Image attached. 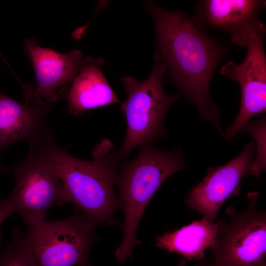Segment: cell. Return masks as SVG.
Masks as SVG:
<instances>
[{
    "label": "cell",
    "mask_w": 266,
    "mask_h": 266,
    "mask_svg": "<svg viewBox=\"0 0 266 266\" xmlns=\"http://www.w3.org/2000/svg\"><path fill=\"white\" fill-rule=\"evenodd\" d=\"M154 65L149 76L142 82L131 76L120 80L127 90V99L121 104L120 109L127 119V132L119 151L126 160L136 147L158 140L165 136L164 123L169 107L180 97L179 93L166 94L163 80L166 66L159 52L153 55Z\"/></svg>",
    "instance_id": "obj_4"
},
{
    "label": "cell",
    "mask_w": 266,
    "mask_h": 266,
    "mask_svg": "<svg viewBox=\"0 0 266 266\" xmlns=\"http://www.w3.org/2000/svg\"><path fill=\"white\" fill-rule=\"evenodd\" d=\"M104 62L102 58L87 57L73 82L59 90V98L66 102L70 114L121 103L102 73Z\"/></svg>",
    "instance_id": "obj_13"
},
{
    "label": "cell",
    "mask_w": 266,
    "mask_h": 266,
    "mask_svg": "<svg viewBox=\"0 0 266 266\" xmlns=\"http://www.w3.org/2000/svg\"><path fill=\"white\" fill-rule=\"evenodd\" d=\"M0 266H40L21 230H14L10 242L0 251Z\"/></svg>",
    "instance_id": "obj_15"
},
{
    "label": "cell",
    "mask_w": 266,
    "mask_h": 266,
    "mask_svg": "<svg viewBox=\"0 0 266 266\" xmlns=\"http://www.w3.org/2000/svg\"><path fill=\"white\" fill-rule=\"evenodd\" d=\"M258 196L249 193L245 208L238 211L231 206L229 220L216 222L210 266H266V213L258 206Z\"/></svg>",
    "instance_id": "obj_7"
},
{
    "label": "cell",
    "mask_w": 266,
    "mask_h": 266,
    "mask_svg": "<svg viewBox=\"0 0 266 266\" xmlns=\"http://www.w3.org/2000/svg\"><path fill=\"white\" fill-rule=\"evenodd\" d=\"M175 266H188V265L187 264V262L186 261L185 259L183 258L179 261L177 264ZM193 266H210L209 264L200 263V264H198L197 265H195Z\"/></svg>",
    "instance_id": "obj_17"
},
{
    "label": "cell",
    "mask_w": 266,
    "mask_h": 266,
    "mask_svg": "<svg viewBox=\"0 0 266 266\" xmlns=\"http://www.w3.org/2000/svg\"><path fill=\"white\" fill-rule=\"evenodd\" d=\"M145 5L154 20L157 51L170 80L222 133L219 110L209 88L217 67L230 53L229 46L197 28L182 12L165 9L154 1Z\"/></svg>",
    "instance_id": "obj_1"
},
{
    "label": "cell",
    "mask_w": 266,
    "mask_h": 266,
    "mask_svg": "<svg viewBox=\"0 0 266 266\" xmlns=\"http://www.w3.org/2000/svg\"><path fill=\"white\" fill-rule=\"evenodd\" d=\"M24 50L35 76L33 86L19 82L26 102L32 105H53L59 99L57 89L70 84L79 72L82 53L76 49L63 54L43 48L37 44L34 38L26 39Z\"/></svg>",
    "instance_id": "obj_9"
},
{
    "label": "cell",
    "mask_w": 266,
    "mask_h": 266,
    "mask_svg": "<svg viewBox=\"0 0 266 266\" xmlns=\"http://www.w3.org/2000/svg\"><path fill=\"white\" fill-rule=\"evenodd\" d=\"M52 106L20 102L0 92V155L17 142L34 147L53 137L47 123Z\"/></svg>",
    "instance_id": "obj_12"
},
{
    "label": "cell",
    "mask_w": 266,
    "mask_h": 266,
    "mask_svg": "<svg viewBox=\"0 0 266 266\" xmlns=\"http://www.w3.org/2000/svg\"><path fill=\"white\" fill-rule=\"evenodd\" d=\"M14 188L3 201L18 214L27 227L46 219L54 205L69 203L63 183L50 162L38 148H29L13 167Z\"/></svg>",
    "instance_id": "obj_6"
},
{
    "label": "cell",
    "mask_w": 266,
    "mask_h": 266,
    "mask_svg": "<svg viewBox=\"0 0 266 266\" xmlns=\"http://www.w3.org/2000/svg\"><path fill=\"white\" fill-rule=\"evenodd\" d=\"M8 171V167L3 164H0V173L7 172Z\"/></svg>",
    "instance_id": "obj_18"
},
{
    "label": "cell",
    "mask_w": 266,
    "mask_h": 266,
    "mask_svg": "<svg viewBox=\"0 0 266 266\" xmlns=\"http://www.w3.org/2000/svg\"><path fill=\"white\" fill-rule=\"evenodd\" d=\"M218 233L216 223L203 218L170 233L158 236L156 245L161 249L175 253L188 260H200L213 244Z\"/></svg>",
    "instance_id": "obj_14"
},
{
    "label": "cell",
    "mask_w": 266,
    "mask_h": 266,
    "mask_svg": "<svg viewBox=\"0 0 266 266\" xmlns=\"http://www.w3.org/2000/svg\"><path fill=\"white\" fill-rule=\"evenodd\" d=\"M113 147L110 140H102L92 151L93 160L87 161L61 149L53 137L38 147L61 179L69 203L74 204L96 227H123L113 215L120 208L113 186L117 166L122 159L119 151H112Z\"/></svg>",
    "instance_id": "obj_2"
},
{
    "label": "cell",
    "mask_w": 266,
    "mask_h": 266,
    "mask_svg": "<svg viewBox=\"0 0 266 266\" xmlns=\"http://www.w3.org/2000/svg\"><path fill=\"white\" fill-rule=\"evenodd\" d=\"M255 147L247 144L242 152L223 166L209 167L206 176L190 191L185 202L202 214V218L214 222L225 200L240 191L243 177L254 175Z\"/></svg>",
    "instance_id": "obj_10"
},
{
    "label": "cell",
    "mask_w": 266,
    "mask_h": 266,
    "mask_svg": "<svg viewBox=\"0 0 266 266\" xmlns=\"http://www.w3.org/2000/svg\"><path fill=\"white\" fill-rule=\"evenodd\" d=\"M96 228L76 208L68 218L46 219L21 234L40 266H92L89 255L99 240Z\"/></svg>",
    "instance_id": "obj_5"
},
{
    "label": "cell",
    "mask_w": 266,
    "mask_h": 266,
    "mask_svg": "<svg viewBox=\"0 0 266 266\" xmlns=\"http://www.w3.org/2000/svg\"><path fill=\"white\" fill-rule=\"evenodd\" d=\"M12 214L8 206L3 200L0 201V242L1 240V227L2 224Z\"/></svg>",
    "instance_id": "obj_16"
},
{
    "label": "cell",
    "mask_w": 266,
    "mask_h": 266,
    "mask_svg": "<svg viewBox=\"0 0 266 266\" xmlns=\"http://www.w3.org/2000/svg\"><path fill=\"white\" fill-rule=\"evenodd\" d=\"M138 147L137 156L123 165L115 182L120 191V208L125 214L123 240L115 252L119 264L132 258L133 248L141 243L137 230L154 194L168 177L185 167L180 149L164 152L151 143Z\"/></svg>",
    "instance_id": "obj_3"
},
{
    "label": "cell",
    "mask_w": 266,
    "mask_h": 266,
    "mask_svg": "<svg viewBox=\"0 0 266 266\" xmlns=\"http://www.w3.org/2000/svg\"><path fill=\"white\" fill-rule=\"evenodd\" d=\"M0 57L2 59V60H3V61L5 62V63L7 65V66L9 67V68H10V70L13 72L14 73L13 71L12 70V69L10 68V66L9 65V64L7 63V62L6 61V60H5V59L3 58V56L2 55L1 52H0Z\"/></svg>",
    "instance_id": "obj_19"
},
{
    "label": "cell",
    "mask_w": 266,
    "mask_h": 266,
    "mask_svg": "<svg viewBox=\"0 0 266 266\" xmlns=\"http://www.w3.org/2000/svg\"><path fill=\"white\" fill-rule=\"evenodd\" d=\"M266 27L251 33L245 39L247 54L242 63L227 62L220 70L222 75L237 82L241 93L239 113L226 131L227 139L246 127L254 115L266 110V56L264 48Z\"/></svg>",
    "instance_id": "obj_8"
},
{
    "label": "cell",
    "mask_w": 266,
    "mask_h": 266,
    "mask_svg": "<svg viewBox=\"0 0 266 266\" xmlns=\"http://www.w3.org/2000/svg\"><path fill=\"white\" fill-rule=\"evenodd\" d=\"M266 6L264 0H204L197 2L191 19L199 29L205 32L217 28L228 33L232 41L245 47L246 37L265 27L259 17Z\"/></svg>",
    "instance_id": "obj_11"
}]
</instances>
